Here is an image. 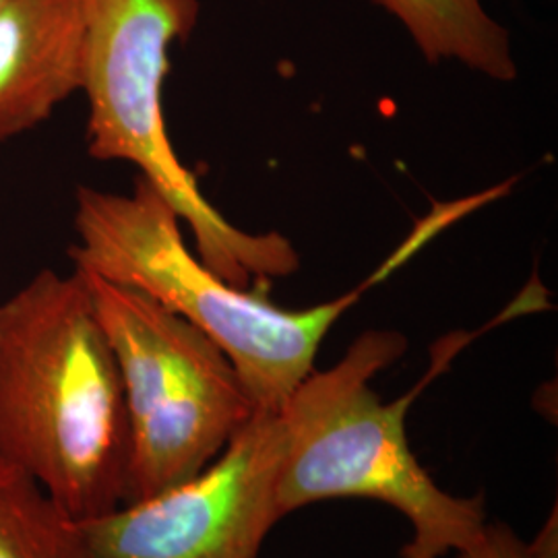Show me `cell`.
<instances>
[{"mask_svg":"<svg viewBox=\"0 0 558 558\" xmlns=\"http://www.w3.org/2000/svg\"><path fill=\"white\" fill-rule=\"evenodd\" d=\"M85 0H11L0 11V143L83 89Z\"/></svg>","mask_w":558,"mask_h":558,"instance_id":"obj_7","label":"cell"},{"mask_svg":"<svg viewBox=\"0 0 558 558\" xmlns=\"http://www.w3.org/2000/svg\"><path fill=\"white\" fill-rule=\"evenodd\" d=\"M290 439L281 410L255 412L197 476L80 521L87 557L259 558Z\"/></svg>","mask_w":558,"mask_h":558,"instance_id":"obj_6","label":"cell"},{"mask_svg":"<svg viewBox=\"0 0 558 558\" xmlns=\"http://www.w3.org/2000/svg\"><path fill=\"white\" fill-rule=\"evenodd\" d=\"M81 274L126 401L131 456L122 505L149 499L197 476L257 408L230 359L195 325L143 292Z\"/></svg>","mask_w":558,"mask_h":558,"instance_id":"obj_5","label":"cell"},{"mask_svg":"<svg viewBox=\"0 0 558 558\" xmlns=\"http://www.w3.org/2000/svg\"><path fill=\"white\" fill-rule=\"evenodd\" d=\"M530 558H557V511H553V518L544 525L534 544H525Z\"/></svg>","mask_w":558,"mask_h":558,"instance_id":"obj_11","label":"cell"},{"mask_svg":"<svg viewBox=\"0 0 558 558\" xmlns=\"http://www.w3.org/2000/svg\"><path fill=\"white\" fill-rule=\"evenodd\" d=\"M129 456L119 364L87 279L44 269L0 302V461L89 521L124 502Z\"/></svg>","mask_w":558,"mask_h":558,"instance_id":"obj_1","label":"cell"},{"mask_svg":"<svg viewBox=\"0 0 558 558\" xmlns=\"http://www.w3.org/2000/svg\"><path fill=\"white\" fill-rule=\"evenodd\" d=\"M458 558H530L527 548L505 523H486L468 539Z\"/></svg>","mask_w":558,"mask_h":558,"instance_id":"obj_10","label":"cell"},{"mask_svg":"<svg viewBox=\"0 0 558 558\" xmlns=\"http://www.w3.org/2000/svg\"><path fill=\"white\" fill-rule=\"evenodd\" d=\"M199 0H85L87 149L129 161L191 228L199 257L236 288H265L296 274L300 255L278 232L248 234L205 199L166 131L161 89L170 48L191 34Z\"/></svg>","mask_w":558,"mask_h":558,"instance_id":"obj_4","label":"cell"},{"mask_svg":"<svg viewBox=\"0 0 558 558\" xmlns=\"http://www.w3.org/2000/svg\"><path fill=\"white\" fill-rule=\"evenodd\" d=\"M408 348L399 331L362 333L336 366L311 373L279 408L290 424V449L279 472V518L329 499H373L391 505L412 523L414 536L401 558H440L456 553L486 521L482 497L445 493L412 453L405 416L426 379L396 401H380L371 380L398 362Z\"/></svg>","mask_w":558,"mask_h":558,"instance_id":"obj_3","label":"cell"},{"mask_svg":"<svg viewBox=\"0 0 558 558\" xmlns=\"http://www.w3.org/2000/svg\"><path fill=\"white\" fill-rule=\"evenodd\" d=\"M0 558H89L69 518L15 465L0 461Z\"/></svg>","mask_w":558,"mask_h":558,"instance_id":"obj_9","label":"cell"},{"mask_svg":"<svg viewBox=\"0 0 558 558\" xmlns=\"http://www.w3.org/2000/svg\"><path fill=\"white\" fill-rule=\"evenodd\" d=\"M179 214L145 179L129 195L77 191L71 248L75 269L133 288L214 339L236 368L257 412H276L315 371L323 339L380 279L393 274L439 226L424 218L412 236L362 286L304 311L274 304L260 288H236L195 257Z\"/></svg>","mask_w":558,"mask_h":558,"instance_id":"obj_2","label":"cell"},{"mask_svg":"<svg viewBox=\"0 0 558 558\" xmlns=\"http://www.w3.org/2000/svg\"><path fill=\"white\" fill-rule=\"evenodd\" d=\"M393 13L428 62L459 60L497 81L518 77L507 29L480 0H377Z\"/></svg>","mask_w":558,"mask_h":558,"instance_id":"obj_8","label":"cell"},{"mask_svg":"<svg viewBox=\"0 0 558 558\" xmlns=\"http://www.w3.org/2000/svg\"><path fill=\"white\" fill-rule=\"evenodd\" d=\"M9 2H11V0H0V11H2V9H4Z\"/></svg>","mask_w":558,"mask_h":558,"instance_id":"obj_12","label":"cell"}]
</instances>
